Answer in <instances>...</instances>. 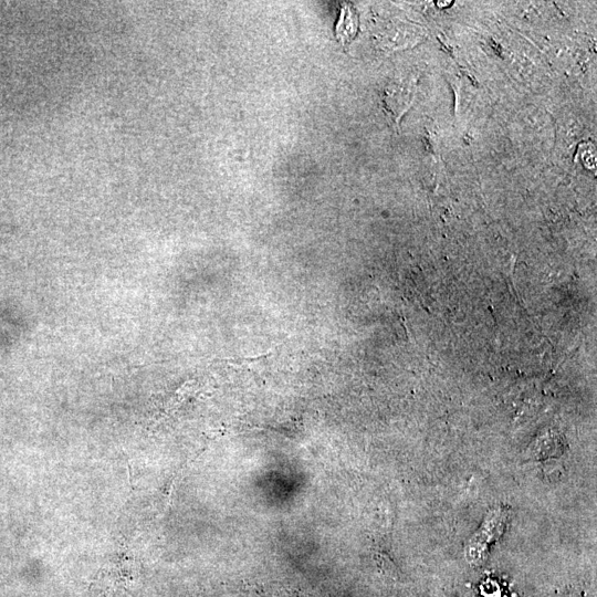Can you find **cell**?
I'll return each mask as SVG.
<instances>
[{
	"instance_id": "obj_1",
	"label": "cell",
	"mask_w": 597,
	"mask_h": 597,
	"mask_svg": "<svg viewBox=\"0 0 597 597\" xmlns=\"http://www.w3.org/2000/svg\"><path fill=\"white\" fill-rule=\"evenodd\" d=\"M507 512L496 509L489 513L482 526L471 538L465 548V556L471 564H480L486 555L488 546L503 532Z\"/></svg>"
},
{
	"instance_id": "obj_2",
	"label": "cell",
	"mask_w": 597,
	"mask_h": 597,
	"mask_svg": "<svg viewBox=\"0 0 597 597\" xmlns=\"http://www.w3.org/2000/svg\"><path fill=\"white\" fill-rule=\"evenodd\" d=\"M357 28V20L356 15L352 12V10L346 7L342 11V17L339 20V23L337 25V35L338 38L343 39L344 41H347L348 39L353 38Z\"/></svg>"
}]
</instances>
